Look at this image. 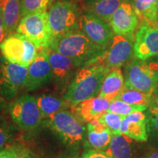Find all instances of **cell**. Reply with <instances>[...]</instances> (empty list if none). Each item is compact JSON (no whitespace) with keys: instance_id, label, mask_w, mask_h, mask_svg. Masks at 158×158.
Wrapping results in <instances>:
<instances>
[{"instance_id":"obj_1","label":"cell","mask_w":158,"mask_h":158,"mask_svg":"<svg viewBox=\"0 0 158 158\" xmlns=\"http://www.w3.org/2000/svg\"><path fill=\"white\" fill-rule=\"evenodd\" d=\"M49 48L70 57L79 68L94 64L105 51L80 30L54 37Z\"/></svg>"},{"instance_id":"obj_2","label":"cell","mask_w":158,"mask_h":158,"mask_svg":"<svg viewBox=\"0 0 158 158\" xmlns=\"http://www.w3.org/2000/svg\"><path fill=\"white\" fill-rule=\"evenodd\" d=\"M110 70L100 64L79 69L69 84L64 99L72 107H75L84 100L98 96L102 81Z\"/></svg>"},{"instance_id":"obj_3","label":"cell","mask_w":158,"mask_h":158,"mask_svg":"<svg viewBox=\"0 0 158 158\" xmlns=\"http://www.w3.org/2000/svg\"><path fill=\"white\" fill-rule=\"evenodd\" d=\"M124 78L126 88L152 94L158 88V62L130 59L124 67Z\"/></svg>"},{"instance_id":"obj_4","label":"cell","mask_w":158,"mask_h":158,"mask_svg":"<svg viewBox=\"0 0 158 158\" xmlns=\"http://www.w3.org/2000/svg\"><path fill=\"white\" fill-rule=\"evenodd\" d=\"M48 15L53 39L80 30L81 12L78 5L73 2H56L51 5Z\"/></svg>"},{"instance_id":"obj_5","label":"cell","mask_w":158,"mask_h":158,"mask_svg":"<svg viewBox=\"0 0 158 158\" xmlns=\"http://www.w3.org/2000/svg\"><path fill=\"white\" fill-rule=\"evenodd\" d=\"M47 124L63 143L70 147H78L84 141L86 129L77 116L66 110L48 118Z\"/></svg>"},{"instance_id":"obj_6","label":"cell","mask_w":158,"mask_h":158,"mask_svg":"<svg viewBox=\"0 0 158 158\" xmlns=\"http://www.w3.org/2000/svg\"><path fill=\"white\" fill-rule=\"evenodd\" d=\"M16 31L30 40L37 50L49 48L52 42L53 36L47 12L31 13L22 17Z\"/></svg>"},{"instance_id":"obj_7","label":"cell","mask_w":158,"mask_h":158,"mask_svg":"<svg viewBox=\"0 0 158 158\" xmlns=\"http://www.w3.org/2000/svg\"><path fill=\"white\" fill-rule=\"evenodd\" d=\"M0 50L6 60L26 68H29L37 54L34 43L18 32L7 35L0 45Z\"/></svg>"},{"instance_id":"obj_8","label":"cell","mask_w":158,"mask_h":158,"mask_svg":"<svg viewBox=\"0 0 158 158\" xmlns=\"http://www.w3.org/2000/svg\"><path fill=\"white\" fill-rule=\"evenodd\" d=\"M10 114L13 122L23 130H32L42 122L43 116L36 98L30 94H23L12 102Z\"/></svg>"},{"instance_id":"obj_9","label":"cell","mask_w":158,"mask_h":158,"mask_svg":"<svg viewBox=\"0 0 158 158\" xmlns=\"http://www.w3.org/2000/svg\"><path fill=\"white\" fill-rule=\"evenodd\" d=\"M28 68L8 62L4 58L0 62V96L12 100L25 88Z\"/></svg>"},{"instance_id":"obj_10","label":"cell","mask_w":158,"mask_h":158,"mask_svg":"<svg viewBox=\"0 0 158 158\" xmlns=\"http://www.w3.org/2000/svg\"><path fill=\"white\" fill-rule=\"evenodd\" d=\"M132 37L116 35L114 36L109 49L98 57L94 64L103 65L110 69L120 68L133 58L134 47Z\"/></svg>"},{"instance_id":"obj_11","label":"cell","mask_w":158,"mask_h":158,"mask_svg":"<svg viewBox=\"0 0 158 158\" xmlns=\"http://www.w3.org/2000/svg\"><path fill=\"white\" fill-rule=\"evenodd\" d=\"M80 31L92 43L103 49L110 45L114 37V31L108 23L88 12L82 15Z\"/></svg>"},{"instance_id":"obj_12","label":"cell","mask_w":158,"mask_h":158,"mask_svg":"<svg viewBox=\"0 0 158 158\" xmlns=\"http://www.w3.org/2000/svg\"><path fill=\"white\" fill-rule=\"evenodd\" d=\"M52 78V69L46 48L41 49L29 66L25 89L27 91L35 90L50 81Z\"/></svg>"},{"instance_id":"obj_13","label":"cell","mask_w":158,"mask_h":158,"mask_svg":"<svg viewBox=\"0 0 158 158\" xmlns=\"http://www.w3.org/2000/svg\"><path fill=\"white\" fill-rule=\"evenodd\" d=\"M133 47L135 56L141 60L158 56V27L142 25L135 35Z\"/></svg>"},{"instance_id":"obj_14","label":"cell","mask_w":158,"mask_h":158,"mask_svg":"<svg viewBox=\"0 0 158 158\" xmlns=\"http://www.w3.org/2000/svg\"><path fill=\"white\" fill-rule=\"evenodd\" d=\"M109 23L115 35L133 37L138 24V18L133 5L127 0L123 2L114 12Z\"/></svg>"},{"instance_id":"obj_15","label":"cell","mask_w":158,"mask_h":158,"mask_svg":"<svg viewBox=\"0 0 158 158\" xmlns=\"http://www.w3.org/2000/svg\"><path fill=\"white\" fill-rule=\"evenodd\" d=\"M51 69L53 78L56 82L64 84L68 82L76 75V70L79 68L73 59L63 55L51 48H46ZM72 81V79H71Z\"/></svg>"},{"instance_id":"obj_16","label":"cell","mask_w":158,"mask_h":158,"mask_svg":"<svg viewBox=\"0 0 158 158\" xmlns=\"http://www.w3.org/2000/svg\"><path fill=\"white\" fill-rule=\"evenodd\" d=\"M120 131L128 137L138 142L148 140L147 114L143 111H135L124 116Z\"/></svg>"},{"instance_id":"obj_17","label":"cell","mask_w":158,"mask_h":158,"mask_svg":"<svg viewBox=\"0 0 158 158\" xmlns=\"http://www.w3.org/2000/svg\"><path fill=\"white\" fill-rule=\"evenodd\" d=\"M110 102L100 96L84 100L74 107L76 116L83 122H89L98 119L101 115L107 111Z\"/></svg>"},{"instance_id":"obj_18","label":"cell","mask_w":158,"mask_h":158,"mask_svg":"<svg viewBox=\"0 0 158 158\" xmlns=\"http://www.w3.org/2000/svg\"><path fill=\"white\" fill-rule=\"evenodd\" d=\"M86 144L92 149L106 151L111 141V132L99 119H93L86 126Z\"/></svg>"},{"instance_id":"obj_19","label":"cell","mask_w":158,"mask_h":158,"mask_svg":"<svg viewBox=\"0 0 158 158\" xmlns=\"http://www.w3.org/2000/svg\"><path fill=\"white\" fill-rule=\"evenodd\" d=\"M125 87L124 78L120 68H114L105 77L98 96L111 102Z\"/></svg>"},{"instance_id":"obj_20","label":"cell","mask_w":158,"mask_h":158,"mask_svg":"<svg viewBox=\"0 0 158 158\" xmlns=\"http://www.w3.org/2000/svg\"><path fill=\"white\" fill-rule=\"evenodd\" d=\"M0 13L7 36L17 29L21 20V0H0Z\"/></svg>"},{"instance_id":"obj_21","label":"cell","mask_w":158,"mask_h":158,"mask_svg":"<svg viewBox=\"0 0 158 158\" xmlns=\"http://www.w3.org/2000/svg\"><path fill=\"white\" fill-rule=\"evenodd\" d=\"M106 152L114 158H135L136 155L133 139L122 133L113 135Z\"/></svg>"},{"instance_id":"obj_22","label":"cell","mask_w":158,"mask_h":158,"mask_svg":"<svg viewBox=\"0 0 158 158\" xmlns=\"http://www.w3.org/2000/svg\"><path fill=\"white\" fill-rule=\"evenodd\" d=\"M126 0H84L86 10L109 23L112 15Z\"/></svg>"},{"instance_id":"obj_23","label":"cell","mask_w":158,"mask_h":158,"mask_svg":"<svg viewBox=\"0 0 158 158\" xmlns=\"http://www.w3.org/2000/svg\"><path fill=\"white\" fill-rule=\"evenodd\" d=\"M133 7L145 24L158 27L157 0H133Z\"/></svg>"},{"instance_id":"obj_24","label":"cell","mask_w":158,"mask_h":158,"mask_svg":"<svg viewBox=\"0 0 158 158\" xmlns=\"http://www.w3.org/2000/svg\"><path fill=\"white\" fill-rule=\"evenodd\" d=\"M36 100L43 118L64 110L69 104L64 99L51 94H41Z\"/></svg>"},{"instance_id":"obj_25","label":"cell","mask_w":158,"mask_h":158,"mask_svg":"<svg viewBox=\"0 0 158 158\" xmlns=\"http://www.w3.org/2000/svg\"><path fill=\"white\" fill-rule=\"evenodd\" d=\"M116 99L133 105H145L151 106L152 104V94L144 93L139 91L124 87Z\"/></svg>"},{"instance_id":"obj_26","label":"cell","mask_w":158,"mask_h":158,"mask_svg":"<svg viewBox=\"0 0 158 158\" xmlns=\"http://www.w3.org/2000/svg\"><path fill=\"white\" fill-rule=\"evenodd\" d=\"M149 106L145 105H133L122 101L118 99H115L110 102L108 111L113 112L118 115L125 116L135 111H143Z\"/></svg>"},{"instance_id":"obj_27","label":"cell","mask_w":158,"mask_h":158,"mask_svg":"<svg viewBox=\"0 0 158 158\" xmlns=\"http://www.w3.org/2000/svg\"><path fill=\"white\" fill-rule=\"evenodd\" d=\"M50 0H21V19L31 13L46 12Z\"/></svg>"},{"instance_id":"obj_28","label":"cell","mask_w":158,"mask_h":158,"mask_svg":"<svg viewBox=\"0 0 158 158\" xmlns=\"http://www.w3.org/2000/svg\"><path fill=\"white\" fill-rule=\"evenodd\" d=\"M124 116L110 111H106L98 118L99 121L106 126L111 132L113 135L121 134L120 127Z\"/></svg>"},{"instance_id":"obj_29","label":"cell","mask_w":158,"mask_h":158,"mask_svg":"<svg viewBox=\"0 0 158 158\" xmlns=\"http://www.w3.org/2000/svg\"><path fill=\"white\" fill-rule=\"evenodd\" d=\"M147 133L153 140L158 142V107L152 105L147 110Z\"/></svg>"},{"instance_id":"obj_30","label":"cell","mask_w":158,"mask_h":158,"mask_svg":"<svg viewBox=\"0 0 158 158\" xmlns=\"http://www.w3.org/2000/svg\"><path fill=\"white\" fill-rule=\"evenodd\" d=\"M5 158H35L29 150L21 145H13L4 149Z\"/></svg>"},{"instance_id":"obj_31","label":"cell","mask_w":158,"mask_h":158,"mask_svg":"<svg viewBox=\"0 0 158 158\" xmlns=\"http://www.w3.org/2000/svg\"><path fill=\"white\" fill-rule=\"evenodd\" d=\"M13 137V129L5 120L0 119V149H2L6 144Z\"/></svg>"},{"instance_id":"obj_32","label":"cell","mask_w":158,"mask_h":158,"mask_svg":"<svg viewBox=\"0 0 158 158\" xmlns=\"http://www.w3.org/2000/svg\"><path fill=\"white\" fill-rule=\"evenodd\" d=\"M81 158H114L106 151L89 149L83 154Z\"/></svg>"},{"instance_id":"obj_33","label":"cell","mask_w":158,"mask_h":158,"mask_svg":"<svg viewBox=\"0 0 158 158\" xmlns=\"http://www.w3.org/2000/svg\"><path fill=\"white\" fill-rule=\"evenodd\" d=\"M6 37H7V33H6L5 23H4L2 16L0 13V45Z\"/></svg>"},{"instance_id":"obj_34","label":"cell","mask_w":158,"mask_h":158,"mask_svg":"<svg viewBox=\"0 0 158 158\" xmlns=\"http://www.w3.org/2000/svg\"><path fill=\"white\" fill-rule=\"evenodd\" d=\"M141 158H158V150H152L148 152Z\"/></svg>"},{"instance_id":"obj_35","label":"cell","mask_w":158,"mask_h":158,"mask_svg":"<svg viewBox=\"0 0 158 158\" xmlns=\"http://www.w3.org/2000/svg\"><path fill=\"white\" fill-rule=\"evenodd\" d=\"M158 107V88L154 91L152 93V104Z\"/></svg>"},{"instance_id":"obj_36","label":"cell","mask_w":158,"mask_h":158,"mask_svg":"<svg viewBox=\"0 0 158 158\" xmlns=\"http://www.w3.org/2000/svg\"><path fill=\"white\" fill-rule=\"evenodd\" d=\"M5 100L2 98V97L0 96V110L5 107Z\"/></svg>"},{"instance_id":"obj_37","label":"cell","mask_w":158,"mask_h":158,"mask_svg":"<svg viewBox=\"0 0 158 158\" xmlns=\"http://www.w3.org/2000/svg\"><path fill=\"white\" fill-rule=\"evenodd\" d=\"M0 158H5V152H4V149H0Z\"/></svg>"},{"instance_id":"obj_38","label":"cell","mask_w":158,"mask_h":158,"mask_svg":"<svg viewBox=\"0 0 158 158\" xmlns=\"http://www.w3.org/2000/svg\"><path fill=\"white\" fill-rule=\"evenodd\" d=\"M64 158H78L77 156H72V157H64Z\"/></svg>"},{"instance_id":"obj_39","label":"cell","mask_w":158,"mask_h":158,"mask_svg":"<svg viewBox=\"0 0 158 158\" xmlns=\"http://www.w3.org/2000/svg\"><path fill=\"white\" fill-rule=\"evenodd\" d=\"M157 14H158V0H157Z\"/></svg>"}]
</instances>
